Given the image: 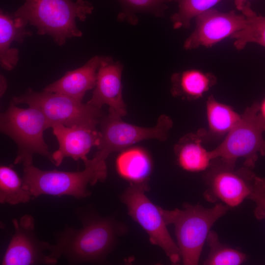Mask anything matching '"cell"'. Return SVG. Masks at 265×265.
<instances>
[{"label":"cell","instance_id":"obj_1","mask_svg":"<svg viewBox=\"0 0 265 265\" xmlns=\"http://www.w3.org/2000/svg\"><path fill=\"white\" fill-rule=\"evenodd\" d=\"M78 213L82 228L68 227L58 234L53 254L72 264L100 263L113 247L120 227L108 217Z\"/></svg>","mask_w":265,"mask_h":265},{"label":"cell","instance_id":"obj_2","mask_svg":"<svg viewBox=\"0 0 265 265\" xmlns=\"http://www.w3.org/2000/svg\"><path fill=\"white\" fill-rule=\"evenodd\" d=\"M93 9L86 0H25L12 15L35 26L38 34L48 35L62 46L67 39L82 35L76 20L85 21Z\"/></svg>","mask_w":265,"mask_h":265},{"label":"cell","instance_id":"obj_3","mask_svg":"<svg viewBox=\"0 0 265 265\" xmlns=\"http://www.w3.org/2000/svg\"><path fill=\"white\" fill-rule=\"evenodd\" d=\"M159 208L167 225L173 224L175 227L177 244L181 260L186 265L198 264L211 229L229 209L222 203L211 208L186 203L183 209Z\"/></svg>","mask_w":265,"mask_h":265},{"label":"cell","instance_id":"obj_4","mask_svg":"<svg viewBox=\"0 0 265 265\" xmlns=\"http://www.w3.org/2000/svg\"><path fill=\"white\" fill-rule=\"evenodd\" d=\"M84 164V169L77 172L47 171L41 170L32 164L24 165L22 178L24 186L32 198L41 195L85 198L91 193L87 186L104 181L107 176V168L106 161L94 157L88 159Z\"/></svg>","mask_w":265,"mask_h":265},{"label":"cell","instance_id":"obj_5","mask_svg":"<svg viewBox=\"0 0 265 265\" xmlns=\"http://www.w3.org/2000/svg\"><path fill=\"white\" fill-rule=\"evenodd\" d=\"M48 128L44 115L34 106L22 108L12 101L7 109L0 114L1 132L11 138L18 147L15 164H32L34 154L46 158L53 164L52 154L44 139V132Z\"/></svg>","mask_w":265,"mask_h":265},{"label":"cell","instance_id":"obj_6","mask_svg":"<svg viewBox=\"0 0 265 265\" xmlns=\"http://www.w3.org/2000/svg\"><path fill=\"white\" fill-rule=\"evenodd\" d=\"M260 105L255 103L247 108L237 124L228 133L223 142L211 151L213 159H219L224 163L235 166L238 158H244V165L253 168L258 154L265 156V120L261 116Z\"/></svg>","mask_w":265,"mask_h":265},{"label":"cell","instance_id":"obj_7","mask_svg":"<svg viewBox=\"0 0 265 265\" xmlns=\"http://www.w3.org/2000/svg\"><path fill=\"white\" fill-rule=\"evenodd\" d=\"M15 104H25L37 107L44 115L50 128L56 125L68 127H96L103 118L101 109L68 96L28 88L13 97Z\"/></svg>","mask_w":265,"mask_h":265},{"label":"cell","instance_id":"obj_8","mask_svg":"<svg viewBox=\"0 0 265 265\" xmlns=\"http://www.w3.org/2000/svg\"><path fill=\"white\" fill-rule=\"evenodd\" d=\"M121 117L109 109L108 115L102 119L100 142L95 158L106 161L111 153L121 151L147 139H156L164 141L173 125L171 119L164 114L160 115L156 125L150 128L127 123Z\"/></svg>","mask_w":265,"mask_h":265},{"label":"cell","instance_id":"obj_9","mask_svg":"<svg viewBox=\"0 0 265 265\" xmlns=\"http://www.w3.org/2000/svg\"><path fill=\"white\" fill-rule=\"evenodd\" d=\"M148 183L132 185L121 196L128 213L148 234L151 243L160 247L170 262L177 264L181 260L177 244L171 238L159 207L147 197Z\"/></svg>","mask_w":265,"mask_h":265},{"label":"cell","instance_id":"obj_10","mask_svg":"<svg viewBox=\"0 0 265 265\" xmlns=\"http://www.w3.org/2000/svg\"><path fill=\"white\" fill-rule=\"evenodd\" d=\"M219 160L211 163L205 175L204 197L211 203L219 200L229 208L237 207L251 194L257 176L245 166L235 169Z\"/></svg>","mask_w":265,"mask_h":265},{"label":"cell","instance_id":"obj_11","mask_svg":"<svg viewBox=\"0 0 265 265\" xmlns=\"http://www.w3.org/2000/svg\"><path fill=\"white\" fill-rule=\"evenodd\" d=\"M13 235L3 255L2 265H55L52 245L38 239L35 233L33 217L26 214L13 219Z\"/></svg>","mask_w":265,"mask_h":265},{"label":"cell","instance_id":"obj_12","mask_svg":"<svg viewBox=\"0 0 265 265\" xmlns=\"http://www.w3.org/2000/svg\"><path fill=\"white\" fill-rule=\"evenodd\" d=\"M195 19V27L184 44L186 50L211 47L242 29L246 21L242 13L238 14L234 10L223 13L212 8Z\"/></svg>","mask_w":265,"mask_h":265},{"label":"cell","instance_id":"obj_13","mask_svg":"<svg viewBox=\"0 0 265 265\" xmlns=\"http://www.w3.org/2000/svg\"><path fill=\"white\" fill-rule=\"evenodd\" d=\"M123 65L110 56H104L98 68L96 83L91 99L86 103L101 109L107 105L121 117L127 114L122 97L121 81Z\"/></svg>","mask_w":265,"mask_h":265},{"label":"cell","instance_id":"obj_14","mask_svg":"<svg viewBox=\"0 0 265 265\" xmlns=\"http://www.w3.org/2000/svg\"><path fill=\"white\" fill-rule=\"evenodd\" d=\"M52 128L59 144L58 149L52 154L53 164L56 166L65 158L81 159L85 162L88 159L87 154L91 149L98 147L100 142L101 133L96 127L56 125Z\"/></svg>","mask_w":265,"mask_h":265},{"label":"cell","instance_id":"obj_15","mask_svg":"<svg viewBox=\"0 0 265 265\" xmlns=\"http://www.w3.org/2000/svg\"><path fill=\"white\" fill-rule=\"evenodd\" d=\"M103 57H92L80 67L67 72L60 79L46 86L43 90L82 101L86 92L95 86L98 70Z\"/></svg>","mask_w":265,"mask_h":265},{"label":"cell","instance_id":"obj_16","mask_svg":"<svg viewBox=\"0 0 265 265\" xmlns=\"http://www.w3.org/2000/svg\"><path fill=\"white\" fill-rule=\"evenodd\" d=\"M27 25L20 19L3 10L0 12V64L5 70L11 71L19 61V51L11 47L15 42L22 43L31 32L26 28Z\"/></svg>","mask_w":265,"mask_h":265},{"label":"cell","instance_id":"obj_17","mask_svg":"<svg viewBox=\"0 0 265 265\" xmlns=\"http://www.w3.org/2000/svg\"><path fill=\"white\" fill-rule=\"evenodd\" d=\"M119 176L132 185L147 184L153 163L148 152L140 147H129L122 151L116 160Z\"/></svg>","mask_w":265,"mask_h":265},{"label":"cell","instance_id":"obj_18","mask_svg":"<svg viewBox=\"0 0 265 265\" xmlns=\"http://www.w3.org/2000/svg\"><path fill=\"white\" fill-rule=\"evenodd\" d=\"M174 150L180 166L189 172L205 170L212 160L210 152L202 146L200 136L193 133L182 137Z\"/></svg>","mask_w":265,"mask_h":265},{"label":"cell","instance_id":"obj_19","mask_svg":"<svg viewBox=\"0 0 265 265\" xmlns=\"http://www.w3.org/2000/svg\"><path fill=\"white\" fill-rule=\"evenodd\" d=\"M171 82L174 96L191 100L201 97L215 83V78L212 74L190 69L174 74Z\"/></svg>","mask_w":265,"mask_h":265},{"label":"cell","instance_id":"obj_20","mask_svg":"<svg viewBox=\"0 0 265 265\" xmlns=\"http://www.w3.org/2000/svg\"><path fill=\"white\" fill-rule=\"evenodd\" d=\"M241 12L246 18L243 28L233 34L234 46L238 50L243 49L247 44L255 43L265 48V16L258 15L247 3Z\"/></svg>","mask_w":265,"mask_h":265},{"label":"cell","instance_id":"obj_21","mask_svg":"<svg viewBox=\"0 0 265 265\" xmlns=\"http://www.w3.org/2000/svg\"><path fill=\"white\" fill-rule=\"evenodd\" d=\"M32 196L23 185V179L10 166L0 167V203L12 205L26 203Z\"/></svg>","mask_w":265,"mask_h":265},{"label":"cell","instance_id":"obj_22","mask_svg":"<svg viewBox=\"0 0 265 265\" xmlns=\"http://www.w3.org/2000/svg\"><path fill=\"white\" fill-rule=\"evenodd\" d=\"M121 6V11L117 19L120 21H127L132 25L138 22L136 14L147 13L157 17H162L167 9V3L174 0H118Z\"/></svg>","mask_w":265,"mask_h":265},{"label":"cell","instance_id":"obj_23","mask_svg":"<svg viewBox=\"0 0 265 265\" xmlns=\"http://www.w3.org/2000/svg\"><path fill=\"white\" fill-rule=\"evenodd\" d=\"M207 113L210 129L217 134L228 133L241 117L231 107L218 103L212 96L207 101Z\"/></svg>","mask_w":265,"mask_h":265},{"label":"cell","instance_id":"obj_24","mask_svg":"<svg viewBox=\"0 0 265 265\" xmlns=\"http://www.w3.org/2000/svg\"><path fill=\"white\" fill-rule=\"evenodd\" d=\"M210 247L205 265H239L246 259L242 252L221 243L217 233L210 231L206 239Z\"/></svg>","mask_w":265,"mask_h":265},{"label":"cell","instance_id":"obj_25","mask_svg":"<svg viewBox=\"0 0 265 265\" xmlns=\"http://www.w3.org/2000/svg\"><path fill=\"white\" fill-rule=\"evenodd\" d=\"M221 0H174L178 10L170 19L175 29L188 28L191 20L199 15L212 9Z\"/></svg>","mask_w":265,"mask_h":265},{"label":"cell","instance_id":"obj_26","mask_svg":"<svg viewBox=\"0 0 265 265\" xmlns=\"http://www.w3.org/2000/svg\"><path fill=\"white\" fill-rule=\"evenodd\" d=\"M247 199L256 204L254 215L258 220L265 217V177L257 176L252 192Z\"/></svg>","mask_w":265,"mask_h":265},{"label":"cell","instance_id":"obj_27","mask_svg":"<svg viewBox=\"0 0 265 265\" xmlns=\"http://www.w3.org/2000/svg\"><path fill=\"white\" fill-rule=\"evenodd\" d=\"M0 94L1 97L5 93L7 87L6 79L2 75H0Z\"/></svg>","mask_w":265,"mask_h":265},{"label":"cell","instance_id":"obj_28","mask_svg":"<svg viewBox=\"0 0 265 265\" xmlns=\"http://www.w3.org/2000/svg\"><path fill=\"white\" fill-rule=\"evenodd\" d=\"M247 0H235V4L236 8L238 10L241 11L244 6L247 3Z\"/></svg>","mask_w":265,"mask_h":265},{"label":"cell","instance_id":"obj_29","mask_svg":"<svg viewBox=\"0 0 265 265\" xmlns=\"http://www.w3.org/2000/svg\"><path fill=\"white\" fill-rule=\"evenodd\" d=\"M260 111L261 116L265 120V99L263 101L261 106H260Z\"/></svg>","mask_w":265,"mask_h":265}]
</instances>
